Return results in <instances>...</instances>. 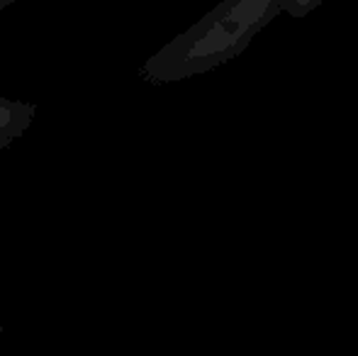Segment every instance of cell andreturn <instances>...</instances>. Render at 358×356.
<instances>
[{
    "instance_id": "cell-1",
    "label": "cell",
    "mask_w": 358,
    "mask_h": 356,
    "mask_svg": "<svg viewBox=\"0 0 358 356\" xmlns=\"http://www.w3.org/2000/svg\"><path fill=\"white\" fill-rule=\"evenodd\" d=\"M322 0H227L210 20V27L195 42L190 62L217 64L234 57L280 13L305 17Z\"/></svg>"
}]
</instances>
